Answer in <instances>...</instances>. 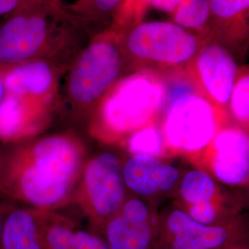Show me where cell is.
<instances>
[{"instance_id": "cell-15", "label": "cell", "mask_w": 249, "mask_h": 249, "mask_svg": "<svg viewBox=\"0 0 249 249\" xmlns=\"http://www.w3.org/2000/svg\"><path fill=\"white\" fill-rule=\"evenodd\" d=\"M39 230L45 249H76L77 226L56 211L36 209Z\"/></svg>"}, {"instance_id": "cell-25", "label": "cell", "mask_w": 249, "mask_h": 249, "mask_svg": "<svg viewBox=\"0 0 249 249\" xmlns=\"http://www.w3.org/2000/svg\"><path fill=\"white\" fill-rule=\"evenodd\" d=\"M219 249H249V243H243V244H238V245H234V246H231V247Z\"/></svg>"}, {"instance_id": "cell-2", "label": "cell", "mask_w": 249, "mask_h": 249, "mask_svg": "<svg viewBox=\"0 0 249 249\" xmlns=\"http://www.w3.org/2000/svg\"><path fill=\"white\" fill-rule=\"evenodd\" d=\"M76 18L49 0L17 9L0 21V69L55 58L72 44Z\"/></svg>"}, {"instance_id": "cell-14", "label": "cell", "mask_w": 249, "mask_h": 249, "mask_svg": "<svg viewBox=\"0 0 249 249\" xmlns=\"http://www.w3.org/2000/svg\"><path fill=\"white\" fill-rule=\"evenodd\" d=\"M178 195V205L180 207L224 201L217 181L208 172L198 167L189 170L181 178Z\"/></svg>"}, {"instance_id": "cell-6", "label": "cell", "mask_w": 249, "mask_h": 249, "mask_svg": "<svg viewBox=\"0 0 249 249\" xmlns=\"http://www.w3.org/2000/svg\"><path fill=\"white\" fill-rule=\"evenodd\" d=\"M122 161L115 153L104 151L86 160L73 201L88 219L90 230L98 235L104 224L126 200Z\"/></svg>"}, {"instance_id": "cell-4", "label": "cell", "mask_w": 249, "mask_h": 249, "mask_svg": "<svg viewBox=\"0 0 249 249\" xmlns=\"http://www.w3.org/2000/svg\"><path fill=\"white\" fill-rule=\"evenodd\" d=\"M167 103L160 127L165 151L193 159L224 127V118L219 107L192 90H187Z\"/></svg>"}, {"instance_id": "cell-19", "label": "cell", "mask_w": 249, "mask_h": 249, "mask_svg": "<svg viewBox=\"0 0 249 249\" xmlns=\"http://www.w3.org/2000/svg\"><path fill=\"white\" fill-rule=\"evenodd\" d=\"M211 12L221 19H231L249 9V0H210Z\"/></svg>"}, {"instance_id": "cell-13", "label": "cell", "mask_w": 249, "mask_h": 249, "mask_svg": "<svg viewBox=\"0 0 249 249\" xmlns=\"http://www.w3.org/2000/svg\"><path fill=\"white\" fill-rule=\"evenodd\" d=\"M0 249H45L36 209L16 206L4 208Z\"/></svg>"}, {"instance_id": "cell-5", "label": "cell", "mask_w": 249, "mask_h": 249, "mask_svg": "<svg viewBox=\"0 0 249 249\" xmlns=\"http://www.w3.org/2000/svg\"><path fill=\"white\" fill-rule=\"evenodd\" d=\"M121 69V53L114 42L99 39L87 45L73 60L66 81L67 101L73 113L92 114Z\"/></svg>"}, {"instance_id": "cell-28", "label": "cell", "mask_w": 249, "mask_h": 249, "mask_svg": "<svg viewBox=\"0 0 249 249\" xmlns=\"http://www.w3.org/2000/svg\"><path fill=\"white\" fill-rule=\"evenodd\" d=\"M141 1H142V2H149L150 1L151 2V0H141Z\"/></svg>"}, {"instance_id": "cell-26", "label": "cell", "mask_w": 249, "mask_h": 249, "mask_svg": "<svg viewBox=\"0 0 249 249\" xmlns=\"http://www.w3.org/2000/svg\"><path fill=\"white\" fill-rule=\"evenodd\" d=\"M3 217H4V208L0 207V241H1V232H2V225H3Z\"/></svg>"}, {"instance_id": "cell-1", "label": "cell", "mask_w": 249, "mask_h": 249, "mask_svg": "<svg viewBox=\"0 0 249 249\" xmlns=\"http://www.w3.org/2000/svg\"><path fill=\"white\" fill-rule=\"evenodd\" d=\"M86 148L71 132L0 147V196L30 208L57 211L73 202Z\"/></svg>"}, {"instance_id": "cell-24", "label": "cell", "mask_w": 249, "mask_h": 249, "mask_svg": "<svg viewBox=\"0 0 249 249\" xmlns=\"http://www.w3.org/2000/svg\"><path fill=\"white\" fill-rule=\"evenodd\" d=\"M6 95V89H5V84H4V79H3V71L0 69V105L3 102Z\"/></svg>"}, {"instance_id": "cell-16", "label": "cell", "mask_w": 249, "mask_h": 249, "mask_svg": "<svg viewBox=\"0 0 249 249\" xmlns=\"http://www.w3.org/2000/svg\"><path fill=\"white\" fill-rule=\"evenodd\" d=\"M124 142H126V148L132 155H151L160 158L166 151L160 127L156 124L137 131Z\"/></svg>"}, {"instance_id": "cell-10", "label": "cell", "mask_w": 249, "mask_h": 249, "mask_svg": "<svg viewBox=\"0 0 249 249\" xmlns=\"http://www.w3.org/2000/svg\"><path fill=\"white\" fill-rule=\"evenodd\" d=\"M159 231V214L141 197L126 198L104 224L101 236L110 249H153Z\"/></svg>"}, {"instance_id": "cell-3", "label": "cell", "mask_w": 249, "mask_h": 249, "mask_svg": "<svg viewBox=\"0 0 249 249\" xmlns=\"http://www.w3.org/2000/svg\"><path fill=\"white\" fill-rule=\"evenodd\" d=\"M167 89L155 75L135 73L115 83L89 119L91 137L104 143L126 141L151 124L166 102Z\"/></svg>"}, {"instance_id": "cell-17", "label": "cell", "mask_w": 249, "mask_h": 249, "mask_svg": "<svg viewBox=\"0 0 249 249\" xmlns=\"http://www.w3.org/2000/svg\"><path fill=\"white\" fill-rule=\"evenodd\" d=\"M210 0H182L174 12L175 23L185 29L199 30L211 15Z\"/></svg>"}, {"instance_id": "cell-27", "label": "cell", "mask_w": 249, "mask_h": 249, "mask_svg": "<svg viewBox=\"0 0 249 249\" xmlns=\"http://www.w3.org/2000/svg\"><path fill=\"white\" fill-rule=\"evenodd\" d=\"M49 1H51L52 3L55 4V5H57V6L62 7V6H61V1H60V0H49Z\"/></svg>"}, {"instance_id": "cell-18", "label": "cell", "mask_w": 249, "mask_h": 249, "mask_svg": "<svg viewBox=\"0 0 249 249\" xmlns=\"http://www.w3.org/2000/svg\"><path fill=\"white\" fill-rule=\"evenodd\" d=\"M231 115L241 127L249 129V76L243 74L237 77L229 101Z\"/></svg>"}, {"instance_id": "cell-21", "label": "cell", "mask_w": 249, "mask_h": 249, "mask_svg": "<svg viewBox=\"0 0 249 249\" xmlns=\"http://www.w3.org/2000/svg\"><path fill=\"white\" fill-rule=\"evenodd\" d=\"M76 249H110L105 240L97 234L86 230L77 229Z\"/></svg>"}, {"instance_id": "cell-12", "label": "cell", "mask_w": 249, "mask_h": 249, "mask_svg": "<svg viewBox=\"0 0 249 249\" xmlns=\"http://www.w3.org/2000/svg\"><path fill=\"white\" fill-rule=\"evenodd\" d=\"M196 71L208 99L218 107L227 106L238 77L231 53L221 45H206L197 54Z\"/></svg>"}, {"instance_id": "cell-11", "label": "cell", "mask_w": 249, "mask_h": 249, "mask_svg": "<svg viewBox=\"0 0 249 249\" xmlns=\"http://www.w3.org/2000/svg\"><path fill=\"white\" fill-rule=\"evenodd\" d=\"M122 177L126 190L142 198L170 192L181 179L177 166L160 157L141 154L122 163Z\"/></svg>"}, {"instance_id": "cell-9", "label": "cell", "mask_w": 249, "mask_h": 249, "mask_svg": "<svg viewBox=\"0 0 249 249\" xmlns=\"http://www.w3.org/2000/svg\"><path fill=\"white\" fill-rule=\"evenodd\" d=\"M223 185L241 187L249 184V132L241 126H224L204 151L193 158Z\"/></svg>"}, {"instance_id": "cell-20", "label": "cell", "mask_w": 249, "mask_h": 249, "mask_svg": "<svg viewBox=\"0 0 249 249\" xmlns=\"http://www.w3.org/2000/svg\"><path fill=\"white\" fill-rule=\"evenodd\" d=\"M122 0H77V2L70 7L71 16H89L95 11L109 12L120 5Z\"/></svg>"}, {"instance_id": "cell-22", "label": "cell", "mask_w": 249, "mask_h": 249, "mask_svg": "<svg viewBox=\"0 0 249 249\" xmlns=\"http://www.w3.org/2000/svg\"><path fill=\"white\" fill-rule=\"evenodd\" d=\"M40 0H0V18L8 16L13 11Z\"/></svg>"}, {"instance_id": "cell-23", "label": "cell", "mask_w": 249, "mask_h": 249, "mask_svg": "<svg viewBox=\"0 0 249 249\" xmlns=\"http://www.w3.org/2000/svg\"><path fill=\"white\" fill-rule=\"evenodd\" d=\"M182 0H151L152 6L161 12L174 13Z\"/></svg>"}, {"instance_id": "cell-7", "label": "cell", "mask_w": 249, "mask_h": 249, "mask_svg": "<svg viewBox=\"0 0 249 249\" xmlns=\"http://www.w3.org/2000/svg\"><path fill=\"white\" fill-rule=\"evenodd\" d=\"M246 222L237 217L218 225L197 223L178 205L159 214V231L153 249H219L248 243Z\"/></svg>"}, {"instance_id": "cell-8", "label": "cell", "mask_w": 249, "mask_h": 249, "mask_svg": "<svg viewBox=\"0 0 249 249\" xmlns=\"http://www.w3.org/2000/svg\"><path fill=\"white\" fill-rule=\"evenodd\" d=\"M126 45L134 56L166 65L187 62L198 49L196 37L188 30L166 21L144 22L135 27Z\"/></svg>"}]
</instances>
